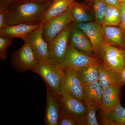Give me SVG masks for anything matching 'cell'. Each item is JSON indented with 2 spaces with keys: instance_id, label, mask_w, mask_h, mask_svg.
I'll return each mask as SVG.
<instances>
[{
  "instance_id": "ba28073f",
  "label": "cell",
  "mask_w": 125,
  "mask_h": 125,
  "mask_svg": "<svg viewBox=\"0 0 125 125\" xmlns=\"http://www.w3.org/2000/svg\"><path fill=\"white\" fill-rule=\"evenodd\" d=\"M73 23L89 39L95 56L99 59L101 50L106 42L103 35L102 25L95 21L80 23Z\"/></svg>"
},
{
  "instance_id": "4316f807",
  "label": "cell",
  "mask_w": 125,
  "mask_h": 125,
  "mask_svg": "<svg viewBox=\"0 0 125 125\" xmlns=\"http://www.w3.org/2000/svg\"><path fill=\"white\" fill-rule=\"evenodd\" d=\"M57 125H77L74 119L65 109L62 101Z\"/></svg>"
},
{
  "instance_id": "ffe728a7",
  "label": "cell",
  "mask_w": 125,
  "mask_h": 125,
  "mask_svg": "<svg viewBox=\"0 0 125 125\" xmlns=\"http://www.w3.org/2000/svg\"><path fill=\"white\" fill-rule=\"evenodd\" d=\"M98 73V82L103 89L111 85H122L120 74L116 73L106 68L102 63L96 67Z\"/></svg>"
},
{
  "instance_id": "52a82bcc",
  "label": "cell",
  "mask_w": 125,
  "mask_h": 125,
  "mask_svg": "<svg viewBox=\"0 0 125 125\" xmlns=\"http://www.w3.org/2000/svg\"><path fill=\"white\" fill-rule=\"evenodd\" d=\"M43 25H40L28 35L25 40L33 51L37 61L52 62L49 59L48 43L43 37Z\"/></svg>"
},
{
  "instance_id": "8992f818",
  "label": "cell",
  "mask_w": 125,
  "mask_h": 125,
  "mask_svg": "<svg viewBox=\"0 0 125 125\" xmlns=\"http://www.w3.org/2000/svg\"><path fill=\"white\" fill-rule=\"evenodd\" d=\"M19 49L11 54V62L16 71L21 73L31 71L37 62L34 52L27 40Z\"/></svg>"
},
{
  "instance_id": "d6a6232c",
  "label": "cell",
  "mask_w": 125,
  "mask_h": 125,
  "mask_svg": "<svg viewBox=\"0 0 125 125\" xmlns=\"http://www.w3.org/2000/svg\"><path fill=\"white\" fill-rule=\"evenodd\" d=\"M121 80L122 85L125 84V66L120 74Z\"/></svg>"
},
{
  "instance_id": "44dd1931",
  "label": "cell",
  "mask_w": 125,
  "mask_h": 125,
  "mask_svg": "<svg viewBox=\"0 0 125 125\" xmlns=\"http://www.w3.org/2000/svg\"><path fill=\"white\" fill-rule=\"evenodd\" d=\"M75 71L83 85L98 81V73L96 67L86 66L80 68Z\"/></svg>"
},
{
  "instance_id": "8fae6325",
  "label": "cell",
  "mask_w": 125,
  "mask_h": 125,
  "mask_svg": "<svg viewBox=\"0 0 125 125\" xmlns=\"http://www.w3.org/2000/svg\"><path fill=\"white\" fill-rule=\"evenodd\" d=\"M46 85L47 101L45 125H57L61 105L60 95L54 92L47 85Z\"/></svg>"
},
{
  "instance_id": "7c38bea8",
  "label": "cell",
  "mask_w": 125,
  "mask_h": 125,
  "mask_svg": "<svg viewBox=\"0 0 125 125\" xmlns=\"http://www.w3.org/2000/svg\"><path fill=\"white\" fill-rule=\"evenodd\" d=\"M61 87L66 89L75 98L84 103L83 85L75 71L72 70L64 71Z\"/></svg>"
},
{
  "instance_id": "1f68e13d",
  "label": "cell",
  "mask_w": 125,
  "mask_h": 125,
  "mask_svg": "<svg viewBox=\"0 0 125 125\" xmlns=\"http://www.w3.org/2000/svg\"><path fill=\"white\" fill-rule=\"evenodd\" d=\"M107 6L119 7L120 2L118 0H103Z\"/></svg>"
},
{
  "instance_id": "d6986e66",
  "label": "cell",
  "mask_w": 125,
  "mask_h": 125,
  "mask_svg": "<svg viewBox=\"0 0 125 125\" xmlns=\"http://www.w3.org/2000/svg\"><path fill=\"white\" fill-rule=\"evenodd\" d=\"M83 89L85 104H93L99 107L102 102L103 89L98 81L83 85Z\"/></svg>"
},
{
  "instance_id": "484cf974",
  "label": "cell",
  "mask_w": 125,
  "mask_h": 125,
  "mask_svg": "<svg viewBox=\"0 0 125 125\" xmlns=\"http://www.w3.org/2000/svg\"><path fill=\"white\" fill-rule=\"evenodd\" d=\"M13 38L9 36H0V60L4 61L7 60V49L12 43Z\"/></svg>"
},
{
  "instance_id": "836d02e7",
  "label": "cell",
  "mask_w": 125,
  "mask_h": 125,
  "mask_svg": "<svg viewBox=\"0 0 125 125\" xmlns=\"http://www.w3.org/2000/svg\"><path fill=\"white\" fill-rule=\"evenodd\" d=\"M51 0H17V1H28V2H45L49 1Z\"/></svg>"
},
{
  "instance_id": "5b68a950",
  "label": "cell",
  "mask_w": 125,
  "mask_h": 125,
  "mask_svg": "<svg viewBox=\"0 0 125 125\" xmlns=\"http://www.w3.org/2000/svg\"><path fill=\"white\" fill-rule=\"evenodd\" d=\"M124 50L113 46L106 42L99 57L101 63L108 69L120 74L125 66Z\"/></svg>"
},
{
  "instance_id": "7402d4cb",
  "label": "cell",
  "mask_w": 125,
  "mask_h": 125,
  "mask_svg": "<svg viewBox=\"0 0 125 125\" xmlns=\"http://www.w3.org/2000/svg\"><path fill=\"white\" fill-rule=\"evenodd\" d=\"M121 20L120 7L107 6L102 25H119Z\"/></svg>"
},
{
  "instance_id": "83f0119b",
  "label": "cell",
  "mask_w": 125,
  "mask_h": 125,
  "mask_svg": "<svg viewBox=\"0 0 125 125\" xmlns=\"http://www.w3.org/2000/svg\"><path fill=\"white\" fill-rule=\"evenodd\" d=\"M119 7L121 14V20L119 25L121 27L125 34V1L120 2Z\"/></svg>"
},
{
  "instance_id": "9a60e30c",
  "label": "cell",
  "mask_w": 125,
  "mask_h": 125,
  "mask_svg": "<svg viewBox=\"0 0 125 125\" xmlns=\"http://www.w3.org/2000/svg\"><path fill=\"white\" fill-rule=\"evenodd\" d=\"M105 40L113 46L125 49V34L120 25H102Z\"/></svg>"
},
{
  "instance_id": "2e32d148",
  "label": "cell",
  "mask_w": 125,
  "mask_h": 125,
  "mask_svg": "<svg viewBox=\"0 0 125 125\" xmlns=\"http://www.w3.org/2000/svg\"><path fill=\"white\" fill-rule=\"evenodd\" d=\"M72 22L76 23L95 21V18L89 7L83 3L74 1L70 7Z\"/></svg>"
},
{
  "instance_id": "e575fe53",
  "label": "cell",
  "mask_w": 125,
  "mask_h": 125,
  "mask_svg": "<svg viewBox=\"0 0 125 125\" xmlns=\"http://www.w3.org/2000/svg\"><path fill=\"white\" fill-rule=\"evenodd\" d=\"M123 54H124V60H125V49L124 50V53H123Z\"/></svg>"
},
{
  "instance_id": "7a4b0ae2",
  "label": "cell",
  "mask_w": 125,
  "mask_h": 125,
  "mask_svg": "<svg viewBox=\"0 0 125 125\" xmlns=\"http://www.w3.org/2000/svg\"><path fill=\"white\" fill-rule=\"evenodd\" d=\"M31 71L40 75L46 85L61 95V82L64 73L61 65L37 61Z\"/></svg>"
},
{
  "instance_id": "277c9868",
  "label": "cell",
  "mask_w": 125,
  "mask_h": 125,
  "mask_svg": "<svg viewBox=\"0 0 125 125\" xmlns=\"http://www.w3.org/2000/svg\"><path fill=\"white\" fill-rule=\"evenodd\" d=\"M72 23L48 43L49 59L51 62L55 64L61 65L64 59Z\"/></svg>"
},
{
  "instance_id": "d590c367",
  "label": "cell",
  "mask_w": 125,
  "mask_h": 125,
  "mask_svg": "<svg viewBox=\"0 0 125 125\" xmlns=\"http://www.w3.org/2000/svg\"><path fill=\"white\" fill-rule=\"evenodd\" d=\"M120 2H123V1H125V0H118Z\"/></svg>"
},
{
  "instance_id": "4fadbf2b",
  "label": "cell",
  "mask_w": 125,
  "mask_h": 125,
  "mask_svg": "<svg viewBox=\"0 0 125 125\" xmlns=\"http://www.w3.org/2000/svg\"><path fill=\"white\" fill-rule=\"evenodd\" d=\"M69 43L79 51L83 52L89 55L96 57L89 39L73 22L69 38Z\"/></svg>"
},
{
  "instance_id": "5bb4252c",
  "label": "cell",
  "mask_w": 125,
  "mask_h": 125,
  "mask_svg": "<svg viewBox=\"0 0 125 125\" xmlns=\"http://www.w3.org/2000/svg\"><path fill=\"white\" fill-rule=\"evenodd\" d=\"M121 86L116 84L108 86L103 89L102 102L99 107L103 115L113 110L120 102L119 97Z\"/></svg>"
},
{
  "instance_id": "3957f363",
  "label": "cell",
  "mask_w": 125,
  "mask_h": 125,
  "mask_svg": "<svg viewBox=\"0 0 125 125\" xmlns=\"http://www.w3.org/2000/svg\"><path fill=\"white\" fill-rule=\"evenodd\" d=\"M101 63L98 57L79 51L69 43L64 59L61 66L64 71L67 70L76 71L86 66L96 67Z\"/></svg>"
},
{
  "instance_id": "f1b7e54d",
  "label": "cell",
  "mask_w": 125,
  "mask_h": 125,
  "mask_svg": "<svg viewBox=\"0 0 125 125\" xmlns=\"http://www.w3.org/2000/svg\"><path fill=\"white\" fill-rule=\"evenodd\" d=\"M17 0H0V10L7 11L9 6Z\"/></svg>"
},
{
  "instance_id": "ac0fdd59",
  "label": "cell",
  "mask_w": 125,
  "mask_h": 125,
  "mask_svg": "<svg viewBox=\"0 0 125 125\" xmlns=\"http://www.w3.org/2000/svg\"><path fill=\"white\" fill-rule=\"evenodd\" d=\"M75 0H52L40 25H43L52 19L62 14L69 10Z\"/></svg>"
},
{
  "instance_id": "603a6c76",
  "label": "cell",
  "mask_w": 125,
  "mask_h": 125,
  "mask_svg": "<svg viewBox=\"0 0 125 125\" xmlns=\"http://www.w3.org/2000/svg\"><path fill=\"white\" fill-rule=\"evenodd\" d=\"M88 5L93 11L95 21L102 25L107 5L103 0H88Z\"/></svg>"
},
{
  "instance_id": "6da1fadb",
  "label": "cell",
  "mask_w": 125,
  "mask_h": 125,
  "mask_svg": "<svg viewBox=\"0 0 125 125\" xmlns=\"http://www.w3.org/2000/svg\"><path fill=\"white\" fill-rule=\"evenodd\" d=\"M52 1L41 3L17 1L12 3L6 11L7 26L19 24L40 25Z\"/></svg>"
},
{
  "instance_id": "f546056e",
  "label": "cell",
  "mask_w": 125,
  "mask_h": 125,
  "mask_svg": "<svg viewBox=\"0 0 125 125\" xmlns=\"http://www.w3.org/2000/svg\"><path fill=\"white\" fill-rule=\"evenodd\" d=\"M7 26L6 12L0 10V29Z\"/></svg>"
},
{
  "instance_id": "8d00e7d4",
  "label": "cell",
  "mask_w": 125,
  "mask_h": 125,
  "mask_svg": "<svg viewBox=\"0 0 125 125\" xmlns=\"http://www.w3.org/2000/svg\"></svg>"
},
{
  "instance_id": "9c48e42d",
  "label": "cell",
  "mask_w": 125,
  "mask_h": 125,
  "mask_svg": "<svg viewBox=\"0 0 125 125\" xmlns=\"http://www.w3.org/2000/svg\"><path fill=\"white\" fill-rule=\"evenodd\" d=\"M72 22L69 9L62 14L50 20L43 25V37L44 40L48 43Z\"/></svg>"
},
{
  "instance_id": "d4e9b609",
  "label": "cell",
  "mask_w": 125,
  "mask_h": 125,
  "mask_svg": "<svg viewBox=\"0 0 125 125\" xmlns=\"http://www.w3.org/2000/svg\"><path fill=\"white\" fill-rule=\"evenodd\" d=\"M104 116L115 121L119 125H125V108L118 103L113 110Z\"/></svg>"
},
{
  "instance_id": "4dcf8cb0",
  "label": "cell",
  "mask_w": 125,
  "mask_h": 125,
  "mask_svg": "<svg viewBox=\"0 0 125 125\" xmlns=\"http://www.w3.org/2000/svg\"><path fill=\"white\" fill-rule=\"evenodd\" d=\"M101 124V125H119L118 123L115 121L106 118L104 116L102 120Z\"/></svg>"
},
{
  "instance_id": "e0dca14e",
  "label": "cell",
  "mask_w": 125,
  "mask_h": 125,
  "mask_svg": "<svg viewBox=\"0 0 125 125\" xmlns=\"http://www.w3.org/2000/svg\"><path fill=\"white\" fill-rule=\"evenodd\" d=\"M40 25L19 24L7 25L0 29V36H9L14 38H18L24 41L30 33L37 29Z\"/></svg>"
},
{
  "instance_id": "cb8c5ba5",
  "label": "cell",
  "mask_w": 125,
  "mask_h": 125,
  "mask_svg": "<svg viewBox=\"0 0 125 125\" xmlns=\"http://www.w3.org/2000/svg\"><path fill=\"white\" fill-rule=\"evenodd\" d=\"M87 111L85 115L80 118L77 122V125H99L96 117L98 107L93 104H88Z\"/></svg>"
},
{
  "instance_id": "30bf717a",
  "label": "cell",
  "mask_w": 125,
  "mask_h": 125,
  "mask_svg": "<svg viewBox=\"0 0 125 125\" xmlns=\"http://www.w3.org/2000/svg\"><path fill=\"white\" fill-rule=\"evenodd\" d=\"M60 96L65 109L74 119L76 123L80 118L87 113V105L85 103L75 98L62 87H61Z\"/></svg>"
}]
</instances>
